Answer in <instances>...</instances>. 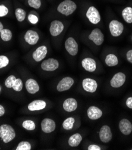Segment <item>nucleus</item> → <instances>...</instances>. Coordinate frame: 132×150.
<instances>
[{
  "label": "nucleus",
  "mask_w": 132,
  "mask_h": 150,
  "mask_svg": "<svg viewBox=\"0 0 132 150\" xmlns=\"http://www.w3.org/2000/svg\"><path fill=\"white\" fill-rule=\"evenodd\" d=\"M16 137V132L14 129L9 125H2L0 126V138L7 144L12 141Z\"/></svg>",
  "instance_id": "1"
},
{
  "label": "nucleus",
  "mask_w": 132,
  "mask_h": 150,
  "mask_svg": "<svg viewBox=\"0 0 132 150\" xmlns=\"http://www.w3.org/2000/svg\"><path fill=\"white\" fill-rule=\"evenodd\" d=\"M77 6L75 2L71 0H64L58 6L57 11L65 16H69L74 12Z\"/></svg>",
  "instance_id": "2"
},
{
  "label": "nucleus",
  "mask_w": 132,
  "mask_h": 150,
  "mask_svg": "<svg viewBox=\"0 0 132 150\" xmlns=\"http://www.w3.org/2000/svg\"><path fill=\"white\" fill-rule=\"evenodd\" d=\"M110 30L111 35L113 37H119L123 32L124 26L120 22L113 20L110 23Z\"/></svg>",
  "instance_id": "3"
},
{
  "label": "nucleus",
  "mask_w": 132,
  "mask_h": 150,
  "mask_svg": "<svg viewBox=\"0 0 132 150\" xmlns=\"http://www.w3.org/2000/svg\"><path fill=\"white\" fill-rule=\"evenodd\" d=\"M65 48L71 56H76L78 53V44L76 40L72 37H69L66 40Z\"/></svg>",
  "instance_id": "4"
},
{
  "label": "nucleus",
  "mask_w": 132,
  "mask_h": 150,
  "mask_svg": "<svg viewBox=\"0 0 132 150\" xmlns=\"http://www.w3.org/2000/svg\"><path fill=\"white\" fill-rule=\"evenodd\" d=\"M41 68L45 71H54L59 67V63L57 59L50 58L43 61L41 64Z\"/></svg>",
  "instance_id": "5"
},
{
  "label": "nucleus",
  "mask_w": 132,
  "mask_h": 150,
  "mask_svg": "<svg viewBox=\"0 0 132 150\" xmlns=\"http://www.w3.org/2000/svg\"><path fill=\"white\" fill-rule=\"evenodd\" d=\"M99 134L101 141L104 143L110 142L112 138L111 128L107 125H104L101 128Z\"/></svg>",
  "instance_id": "6"
},
{
  "label": "nucleus",
  "mask_w": 132,
  "mask_h": 150,
  "mask_svg": "<svg viewBox=\"0 0 132 150\" xmlns=\"http://www.w3.org/2000/svg\"><path fill=\"white\" fill-rule=\"evenodd\" d=\"M86 17L93 24H97L101 21V16L98 10L94 6L90 7L86 12Z\"/></svg>",
  "instance_id": "7"
},
{
  "label": "nucleus",
  "mask_w": 132,
  "mask_h": 150,
  "mask_svg": "<svg viewBox=\"0 0 132 150\" xmlns=\"http://www.w3.org/2000/svg\"><path fill=\"white\" fill-rule=\"evenodd\" d=\"M75 81L71 77H66L63 78L57 86V90L58 92H64L69 90L74 84Z\"/></svg>",
  "instance_id": "8"
},
{
  "label": "nucleus",
  "mask_w": 132,
  "mask_h": 150,
  "mask_svg": "<svg viewBox=\"0 0 132 150\" xmlns=\"http://www.w3.org/2000/svg\"><path fill=\"white\" fill-rule=\"evenodd\" d=\"M89 39L92 41L97 46H101L104 41V36L99 29L95 28L92 30L91 34L89 35Z\"/></svg>",
  "instance_id": "9"
},
{
  "label": "nucleus",
  "mask_w": 132,
  "mask_h": 150,
  "mask_svg": "<svg viewBox=\"0 0 132 150\" xmlns=\"http://www.w3.org/2000/svg\"><path fill=\"white\" fill-rule=\"evenodd\" d=\"M126 81V75L123 72L115 74L111 80V86L114 88H119L122 87Z\"/></svg>",
  "instance_id": "10"
},
{
  "label": "nucleus",
  "mask_w": 132,
  "mask_h": 150,
  "mask_svg": "<svg viewBox=\"0 0 132 150\" xmlns=\"http://www.w3.org/2000/svg\"><path fill=\"white\" fill-rule=\"evenodd\" d=\"M64 25L59 21H54L51 23L50 32L52 36L57 37L63 31Z\"/></svg>",
  "instance_id": "11"
},
{
  "label": "nucleus",
  "mask_w": 132,
  "mask_h": 150,
  "mask_svg": "<svg viewBox=\"0 0 132 150\" xmlns=\"http://www.w3.org/2000/svg\"><path fill=\"white\" fill-rule=\"evenodd\" d=\"M41 129L46 133H50L54 132L56 127V125L53 120L51 118H44L41 122Z\"/></svg>",
  "instance_id": "12"
},
{
  "label": "nucleus",
  "mask_w": 132,
  "mask_h": 150,
  "mask_svg": "<svg viewBox=\"0 0 132 150\" xmlns=\"http://www.w3.org/2000/svg\"><path fill=\"white\" fill-rule=\"evenodd\" d=\"M82 86L86 92L89 93H94L97 89L98 84L95 80L89 78H86L83 80Z\"/></svg>",
  "instance_id": "13"
},
{
  "label": "nucleus",
  "mask_w": 132,
  "mask_h": 150,
  "mask_svg": "<svg viewBox=\"0 0 132 150\" xmlns=\"http://www.w3.org/2000/svg\"><path fill=\"white\" fill-rule=\"evenodd\" d=\"M47 53V47L45 46H41L35 50L32 54V57L36 62H41L46 57Z\"/></svg>",
  "instance_id": "14"
},
{
  "label": "nucleus",
  "mask_w": 132,
  "mask_h": 150,
  "mask_svg": "<svg viewBox=\"0 0 132 150\" xmlns=\"http://www.w3.org/2000/svg\"><path fill=\"white\" fill-rule=\"evenodd\" d=\"M24 38L26 42L29 44L35 45L38 42L39 37L36 31L29 29L26 33Z\"/></svg>",
  "instance_id": "15"
},
{
  "label": "nucleus",
  "mask_w": 132,
  "mask_h": 150,
  "mask_svg": "<svg viewBox=\"0 0 132 150\" xmlns=\"http://www.w3.org/2000/svg\"><path fill=\"white\" fill-rule=\"evenodd\" d=\"M25 86L27 92L30 94H35L39 91V86L38 82L33 79H28L26 82Z\"/></svg>",
  "instance_id": "16"
},
{
  "label": "nucleus",
  "mask_w": 132,
  "mask_h": 150,
  "mask_svg": "<svg viewBox=\"0 0 132 150\" xmlns=\"http://www.w3.org/2000/svg\"><path fill=\"white\" fill-rule=\"evenodd\" d=\"M82 65L86 71L90 72H94L96 68V64L95 60L90 57L83 59L82 61Z\"/></svg>",
  "instance_id": "17"
},
{
  "label": "nucleus",
  "mask_w": 132,
  "mask_h": 150,
  "mask_svg": "<svg viewBox=\"0 0 132 150\" xmlns=\"http://www.w3.org/2000/svg\"><path fill=\"white\" fill-rule=\"evenodd\" d=\"M119 129L124 135H129L132 132V125L127 119L123 118L119 123Z\"/></svg>",
  "instance_id": "18"
},
{
  "label": "nucleus",
  "mask_w": 132,
  "mask_h": 150,
  "mask_svg": "<svg viewBox=\"0 0 132 150\" xmlns=\"http://www.w3.org/2000/svg\"><path fill=\"white\" fill-rule=\"evenodd\" d=\"M63 107L64 110L67 112H73L78 108V102L74 98H68L63 103Z\"/></svg>",
  "instance_id": "19"
},
{
  "label": "nucleus",
  "mask_w": 132,
  "mask_h": 150,
  "mask_svg": "<svg viewBox=\"0 0 132 150\" xmlns=\"http://www.w3.org/2000/svg\"><path fill=\"white\" fill-rule=\"evenodd\" d=\"M47 106L46 102L43 100H35L28 105L27 108L31 111L43 110Z\"/></svg>",
  "instance_id": "20"
},
{
  "label": "nucleus",
  "mask_w": 132,
  "mask_h": 150,
  "mask_svg": "<svg viewBox=\"0 0 132 150\" xmlns=\"http://www.w3.org/2000/svg\"><path fill=\"white\" fill-rule=\"evenodd\" d=\"M87 116L91 120H95L100 118L102 115V111L95 106H91L87 111Z\"/></svg>",
  "instance_id": "21"
},
{
  "label": "nucleus",
  "mask_w": 132,
  "mask_h": 150,
  "mask_svg": "<svg viewBox=\"0 0 132 150\" xmlns=\"http://www.w3.org/2000/svg\"><path fill=\"white\" fill-rule=\"evenodd\" d=\"M82 141V137L80 133H75L71 135L68 139V145L71 147H76Z\"/></svg>",
  "instance_id": "22"
},
{
  "label": "nucleus",
  "mask_w": 132,
  "mask_h": 150,
  "mask_svg": "<svg viewBox=\"0 0 132 150\" xmlns=\"http://www.w3.org/2000/svg\"><path fill=\"white\" fill-rule=\"evenodd\" d=\"M122 16L124 20L128 23H132V8L127 7L122 11Z\"/></svg>",
  "instance_id": "23"
},
{
  "label": "nucleus",
  "mask_w": 132,
  "mask_h": 150,
  "mask_svg": "<svg viewBox=\"0 0 132 150\" xmlns=\"http://www.w3.org/2000/svg\"><path fill=\"white\" fill-rule=\"evenodd\" d=\"M105 64L108 67H114L119 64L117 57L114 54H109L105 58Z\"/></svg>",
  "instance_id": "24"
},
{
  "label": "nucleus",
  "mask_w": 132,
  "mask_h": 150,
  "mask_svg": "<svg viewBox=\"0 0 132 150\" xmlns=\"http://www.w3.org/2000/svg\"><path fill=\"white\" fill-rule=\"evenodd\" d=\"M75 120L73 117H68L66 118L63 123V127L65 130H69L73 129L74 126Z\"/></svg>",
  "instance_id": "25"
},
{
  "label": "nucleus",
  "mask_w": 132,
  "mask_h": 150,
  "mask_svg": "<svg viewBox=\"0 0 132 150\" xmlns=\"http://www.w3.org/2000/svg\"><path fill=\"white\" fill-rule=\"evenodd\" d=\"M0 35H1V38L4 41H9L11 40L13 34L10 29H3L0 33Z\"/></svg>",
  "instance_id": "26"
},
{
  "label": "nucleus",
  "mask_w": 132,
  "mask_h": 150,
  "mask_svg": "<svg viewBox=\"0 0 132 150\" xmlns=\"http://www.w3.org/2000/svg\"><path fill=\"white\" fill-rule=\"evenodd\" d=\"M15 15L17 21L21 22L25 19L26 13L23 9L21 8H17L15 11Z\"/></svg>",
  "instance_id": "27"
},
{
  "label": "nucleus",
  "mask_w": 132,
  "mask_h": 150,
  "mask_svg": "<svg viewBox=\"0 0 132 150\" xmlns=\"http://www.w3.org/2000/svg\"><path fill=\"white\" fill-rule=\"evenodd\" d=\"M22 126L24 129H25L27 130H34L36 128V125L34 122L31 120H27L23 122Z\"/></svg>",
  "instance_id": "28"
},
{
  "label": "nucleus",
  "mask_w": 132,
  "mask_h": 150,
  "mask_svg": "<svg viewBox=\"0 0 132 150\" xmlns=\"http://www.w3.org/2000/svg\"><path fill=\"white\" fill-rule=\"evenodd\" d=\"M32 148L31 144L27 141H22L20 142L16 150H31Z\"/></svg>",
  "instance_id": "29"
},
{
  "label": "nucleus",
  "mask_w": 132,
  "mask_h": 150,
  "mask_svg": "<svg viewBox=\"0 0 132 150\" xmlns=\"http://www.w3.org/2000/svg\"><path fill=\"white\" fill-rule=\"evenodd\" d=\"M16 77L13 76V75H11V76H10L9 77H7V79L5 81V86L7 88H12L14 83H15L16 80Z\"/></svg>",
  "instance_id": "30"
},
{
  "label": "nucleus",
  "mask_w": 132,
  "mask_h": 150,
  "mask_svg": "<svg viewBox=\"0 0 132 150\" xmlns=\"http://www.w3.org/2000/svg\"><path fill=\"white\" fill-rule=\"evenodd\" d=\"M12 88L14 91L16 92H20L23 88V82L22 80L20 79H17Z\"/></svg>",
  "instance_id": "31"
},
{
  "label": "nucleus",
  "mask_w": 132,
  "mask_h": 150,
  "mask_svg": "<svg viewBox=\"0 0 132 150\" xmlns=\"http://www.w3.org/2000/svg\"><path fill=\"white\" fill-rule=\"evenodd\" d=\"M29 6L35 9H38L41 6V0H28Z\"/></svg>",
  "instance_id": "32"
},
{
  "label": "nucleus",
  "mask_w": 132,
  "mask_h": 150,
  "mask_svg": "<svg viewBox=\"0 0 132 150\" xmlns=\"http://www.w3.org/2000/svg\"><path fill=\"white\" fill-rule=\"evenodd\" d=\"M9 64V59L4 55L0 56V69L7 67Z\"/></svg>",
  "instance_id": "33"
},
{
  "label": "nucleus",
  "mask_w": 132,
  "mask_h": 150,
  "mask_svg": "<svg viewBox=\"0 0 132 150\" xmlns=\"http://www.w3.org/2000/svg\"><path fill=\"white\" fill-rule=\"evenodd\" d=\"M8 13V8L4 5H0V17L6 16Z\"/></svg>",
  "instance_id": "34"
},
{
  "label": "nucleus",
  "mask_w": 132,
  "mask_h": 150,
  "mask_svg": "<svg viewBox=\"0 0 132 150\" xmlns=\"http://www.w3.org/2000/svg\"><path fill=\"white\" fill-rule=\"evenodd\" d=\"M27 19L32 24H34V25L36 24L39 21L38 17L36 16H35V15L32 14H31L29 15Z\"/></svg>",
  "instance_id": "35"
},
{
  "label": "nucleus",
  "mask_w": 132,
  "mask_h": 150,
  "mask_svg": "<svg viewBox=\"0 0 132 150\" xmlns=\"http://www.w3.org/2000/svg\"><path fill=\"white\" fill-rule=\"evenodd\" d=\"M88 150H101V147L97 145L92 144L89 145L87 148Z\"/></svg>",
  "instance_id": "36"
},
{
  "label": "nucleus",
  "mask_w": 132,
  "mask_h": 150,
  "mask_svg": "<svg viewBox=\"0 0 132 150\" xmlns=\"http://www.w3.org/2000/svg\"><path fill=\"white\" fill-rule=\"evenodd\" d=\"M126 57L127 61L130 63L132 64V50H130L129 51H128V52L126 54Z\"/></svg>",
  "instance_id": "37"
},
{
  "label": "nucleus",
  "mask_w": 132,
  "mask_h": 150,
  "mask_svg": "<svg viewBox=\"0 0 132 150\" xmlns=\"http://www.w3.org/2000/svg\"><path fill=\"white\" fill-rule=\"evenodd\" d=\"M126 105L129 108L132 109V97H129L127 98L126 100Z\"/></svg>",
  "instance_id": "38"
},
{
  "label": "nucleus",
  "mask_w": 132,
  "mask_h": 150,
  "mask_svg": "<svg viewBox=\"0 0 132 150\" xmlns=\"http://www.w3.org/2000/svg\"><path fill=\"white\" fill-rule=\"evenodd\" d=\"M5 109L4 107L1 105H0V117H2L5 114Z\"/></svg>",
  "instance_id": "39"
},
{
  "label": "nucleus",
  "mask_w": 132,
  "mask_h": 150,
  "mask_svg": "<svg viewBox=\"0 0 132 150\" xmlns=\"http://www.w3.org/2000/svg\"><path fill=\"white\" fill-rule=\"evenodd\" d=\"M4 29V27H3V23L0 22V33H1V32L2 31V30Z\"/></svg>",
  "instance_id": "40"
},
{
  "label": "nucleus",
  "mask_w": 132,
  "mask_h": 150,
  "mask_svg": "<svg viewBox=\"0 0 132 150\" xmlns=\"http://www.w3.org/2000/svg\"><path fill=\"white\" fill-rule=\"evenodd\" d=\"M0 91H1V87H0Z\"/></svg>",
  "instance_id": "41"
},
{
  "label": "nucleus",
  "mask_w": 132,
  "mask_h": 150,
  "mask_svg": "<svg viewBox=\"0 0 132 150\" xmlns=\"http://www.w3.org/2000/svg\"><path fill=\"white\" fill-rule=\"evenodd\" d=\"M131 150H132V149H131Z\"/></svg>",
  "instance_id": "42"
}]
</instances>
